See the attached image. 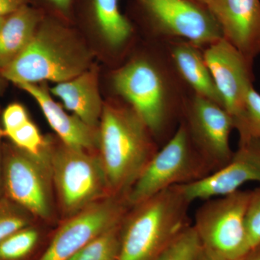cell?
<instances>
[{"instance_id":"obj_25","label":"cell","mask_w":260,"mask_h":260,"mask_svg":"<svg viewBox=\"0 0 260 260\" xmlns=\"http://www.w3.org/2000/svg\"><path fill=\"white\" fill-rule=\"evenodd\" d=\"M5 136L8 137L17 148L31 155L42 156L50 150L51 145L43 138L37 126L30 119Z\"/></svg>"},{"instance_id":"obj_21","label":"cell","mask_w":260,"mask_h":260,"mask_svg":"<svg viewBox=\"0 0 260 260\" xmlns=\"http://www.w3.org/2000/svg\"><path fill=\"white\" fill-rule=\"evenodd\" d=\"M39 230L35 227L24 228L0 242V260H26L39 243Z\"/></svg>"},{"instance_id":"obj_18","label":"cell","mask_w":260,"mask_h":260,"mask_svg":"<svg viewBox=\"0 0 260 260\" xmlns=\"http://www.w3.org/2000/svg\"><path fill=\"white\" fill-rule=\"evenodd\" d=\"M44 16L42 10L27 5L5 18L0 28V70L26 48Z\"/></svg>"},{"instance_id":"obj_9","label":"cell","mask_w":260,"mask_h":260,"mask_svg":"<svg viewBox=\"0 0 260 260\" xmlns=\"http://www.w3.org/2000/svg\"><path fill=\"white\" fill-rule=\"evenodd\" d=\"M4 195L37 218L52 215L51 148L42 156L31 155L13 143L3 148Z\"/></svg>"},{"instance_id":"obj_20","label":"cell","mask_w":260,"mask_h":260,"mask_svg":"<svg viewBox=\"0 0 260 260\" xmlns=\"http://www.w3.org/2000/svg\"><path fill=\"white\" fill-rule=\"evenodd\" d=\"M203 247L199 234L190 224L172 239L156 260H198Z\"/></svg>"},{"instance_id":"obj_13","label":"cell","mask_w":260,"mask_h":260,"mask_svg":"<svg viewBox=\"0 0 260 260\" xmlns=\"http://www.w3.org/2000/svg\"><path fill=\"white\" fill-rule=\"evenodd\" d=\"M260 184V140L239 142L226 165L199 181L179 185L191 203L231 194L246 183Z\"/></svg>"},{"instance_id":"obj_22","label":"cell","mask_w":260,"mask_h":260,"mask_svg":"<svg viewBox=\"0 0 260 260\" xmlns=\"http://www.w3.org/2000/svg\"><path fill=\"white\" fill-rule=\"evenodd\" d=\"M234 129L239 141L260 140V94L251 87L246 95L242 110L234 118Z\"/></svg>"},{"instance_id":"obj_14","label":"cell","mask_w":260,"mask_h":260,"mask_svg":"<svg viewBox=\"0 0 260 260\" xmlns=\"http://www.w3.org/2000/svg\"><path fill=\"white\" fill-rule=\"evenodd\" d=\"M224 39L251 63L260 54V0H210Z\"/></svg>"},{"instance_id":"obj_31","label":"cell","mask_w":260,"mask_h":260,"mask_svg":"<svg viewBox=\"0 0 260 260\" xmlns=\"http://www.w3.org/2000/svg\"><path fill=\"white\" fill-rule=\"evenodd\" d=\"M198 260H228L223 257V256L219 255L217 253L214 252L213 251L210 250L208 248L203 247V251L198 258Z\"/></svg>"},{"instance_id":"obj_2","label":"cell","mask_w":260,"mask_h":260,"mask_svg":"<svg viewBox=\"0 0 260 260\" xmlns=\"http://www.w3.org/2000/svg\"><path fill=\"white\" fill-rule=\"evenodd\" d=\"M172 68L171 61L168 64L162 59L159 63L137 58L113 76L116 93L144 121L156 141L172 136L186 98L177 81L179 77Z\"/></svg>"},{"instance_id":"obj_11","label":"cell","mask_w":260,"mask_h":260,"mask_svg":"<svg viewBox=\"0 0 260 260\" xmlns=\"http://www.w3.org/2000/svg\"><path fill=\"white\" fill-rule=\"evenodd\" d=\"M130 208L126 196L111 195L70 217L39 260H69L89 242L118 226Z\"/></svg>"},{"instance_id":"obj_17","label":"cell","mask_w":260,"mask_h":260,"mask_svg":"<svg viewBox=\"0 0 260 260\" xmlns=\"http://www.w3.org/2000/svg\"><path fill=\"white\" fill-rule=\"evenodd\" d=\"M51 93L60 99L67 110L88 125L98 128L104 104L96 69L89 68L73 79L56 84L51 88Z\"/></svg>"},{"instance_id":"obj_16","label":"cell","mask_w":260,"mask_h":260,"mask_svg":"<svg viewBox=\"0 0 260 260\" xmlns=\"http://www.w3.org/2000/svg\"><path fill=\"white\" fill-rule=\"evenodd\" d=\"M169 58L173 68L193 93L223 107L221 97L203 56V49L179 39L169 41Z\"/></svg>"},{"instance_id":"obj_4","label":"cell","mask_w":260,"mask_h":260,"mask_svg":"<svg viewBox=\"0 0 260 260\" xmlns=\"http://www.w3.org/2000/svg\"><path fill=\"white\" fill-rule=\"evenodd\" d=\"M179 185L131 207L122 220L117 260H156L184 228L191 204Z\"/></svg>"},{"instance_id":"obj_24","label":"cell","mask_w":260,"mask_h":260,"mask_svg":"<svg viewBox=\"0 0 260 260\" xmlns=\"http://www.w3.org/2000/svg\"><path fill=\"white\" fill-rule=\"evenodd\" d=\"M30 212L5 195L0 197V242L13 233L32 225Z\"/></svg>"},{"instance_id":"obj_29","label":"cell","mask_w":260,"mask_h":260,"mask_svg":"<svg viewBox=\"0 0 260 260\" xmlns=\"http://www.w3.org/2000/svg\"><path fill=\"white\" fill-rule=\"evenodd\" d=\"M58 13L64 16L70 14L73 5V0H44Z\"/></svg>"},{"instance_id":"obj_34","label":"cell","mask_w":260,"mask_h":260,"mask_svg":"<svg viewBox=\"0 0 260 260\" xmlns=\"http://www.w3.org/2000/svg\"><path fill=\"white\" fill-rule=\"evenodd\" d=\"M198 1L201 2V3H204V4L209 7L210 0H198Z\"/></svg>"},{"instance_id":"obj_12","label":"cell","mask_w":260,"mask_h":260,"mask_svg":"<svg viewBox=\"0 0 260 260\" xmlns=\"http://www.w3.org/2000/svg\"><path fill=\"white\" fill-rule=\"evenodd\" d=\"M203 51L223 108L234 119L242 110L248 91L253 87V64L224 38Z\"/></svg>"},{"instance_id":"obj_3","label":"cell","mask_w":260,"mask_h":260,"mask_svg":"<svg viewBox=\"0 0 260 260\" xmlns=\"http://www.w3.org/2000/svg\"><path fill=\"white\" fill-rule=\"evenodd\" d=\"M90 56L69 28L45 15L35 35L16 58L0 70L15 85L42 81L59 83L90 68Z\"/></svg>"},{"instance_id":"obj_1","label":"cell","mask_w":260,"mask_h":260,"mask_svg":"<svg viewBox=\"0 0 260 260\" xmlns=\"http://www.w3.org/2000/svg\"><path fill=\"white\" fill-rule=\"evenodd\" d=\"M98 147L109 191L115 196H126L159 150L138 114L117 103L104 104Z\"/></svg>"},{"instance_id":"obj_30","label":"cell","mask_w":260,"mask_h":260,"mask_svg":"<svg viewBox=\"0 0 260 260\" xmlns=\"http://www.w3.org/2000/svg\"><path fill=\"white\" fill-rule=\"evenodd\" d=\"M4 136L3 129H0V197L4 195V189H3V158H4V143L2 141V138Z\"/></svg>"},{"instance_id":"obj_33","label":"cell","mask_w":260,"mask_h":260,"mask_svg":"<svg viewBox=\"0 0 260 260\" xmlns=\"http://www.w3.org/2000/svg\"><path fill=\"white\" fill-rule=\"evenodd\" d=\"M4 78H3V76L0 74V90L4 86Z\"/></svg>"},{"instance_id":"obj_15","label":"cell","mask_w":260,"mask_h":260,"mask_svg":"<svg viewBox=\"0 0 260 260\" xmlns=\"http://www.w3.org/2000/svg\"><path fill=\"white\" fill-rule=\"evenodd\" d=\"M39 104L49 125L60 138L63 144L80 150H90L99 144V129L83 122L78 116L70 115L54 102L49 92L37 84L17 85Z\"/></svg>"},{"instance_id":"obj_7","label":"cell","mask_w":260,"mask_h":260,"mask_svg":"<svg viewBox=\"0 0 260 260\" xmlns=\"http://www.w3.org/2000/svg\"><path fill=\"white\" fill-rule=\"evenodd\" d=\"M251 190L239 189L205 200L194 214L193 226L203 245L228 260L249 251L246 214Z\"/></svg>"},{"instance_id":"obj_6","label":"cell","mask_w":260,"mask_h":260,"mask_svg":"<svg viewBox=\"0 0 260 260\" xmlns=\"http://www.w3.org/2000/svg\"><path fill=\"white\" fill-rule=\"evenodd\" d=\"M51 177L68 218L111 196L100 157L64 144L51 145Z\"/></svg>"},{"instance_id":"obj_23","label":"cell","mask_w":260,"mask_h":260,"mask_svg":"<svg viewBox=\"0 0 260 260\" xmlns=\"http://www.w3.org/2000/svg\"><path fill=\"white\" fill-rule=\"evenodd\" d=\"M120 226L121 224L103 233L69 260H117Z\"/></svg>"},{"instance_id":"obj_35","label":"cell","mask_w":260,"mask_h":260,"mask_svg":"<svg viewBox=\"0 0 260 260\" xmlns=\"http://www.w3.org/2000/svg\"><path fill=\"white\" fill-rule=\"evenodd\" d=\"M0 18V28H1L2 25H3V23H4L5 18Z\"/></svg>"},{"instance_id":"obj_27","label":"cell","mask_w":260,"mask_h":260,"mask_svg":"<svg viewBox=\"0 0 260 260\" xmlns=\"http://www.w3.org/2000/svg\"><path fill=\"white\" fill-rule=\"evenodd\" d=\"M26 109L20 104H10L3 112V124L4 136L10 132L16 129L29 120Z\"/></svg>"},{"instance_id":"obj_19","label":"cell","mask_w":260,"mask_h":260,"mask_svg":"<svg viewBox=\"0 0 260 260\" xmlns=\"http://www.w3.org/2000/svg\"><path fill=\"white\" fill-rule=\"evenodd\" d=\"M119 0H90L92 17L109 47L120 49L133 37V24L119 9Z\"/></svg>"},{"instance_id":"obj_10","label":"cell","mask_w":260,"mask_h":260,"mask_svg":"<svg viewBox=\"0 0 260 260\" xmlns=\"http://www.w3.org/2000/svg\"><path fill=\"white\" fill-rule=\"evenodd\" d=\"M180 121L213 172L226 165L234 153L230 136L235 129L232 116L223 107L192 93L184 101Z\"/></svg>"},{"instance_id":"obj_26","label":"cell","mask_w":260,"mask_h":260,"mask_svg":"<svg viewBox=\"0 0 260 260\" xmlns=\"http://www.w3.org/2000/svg\"><path fill=\"white\" fill-rule=\"evenodd\" d=\"M249 250L260 244V186L251 190L246 214Z\"/></svg>"},{"instance_id":"obj_8","label":"cell","mask_w":260,"mask_h":260,"mask_svg":"<svg viewBox=\"0 0 260 260\" xmlns=\"http://www.w3.org/2000/svg\"><path fill=\"white\" fill-rule=\"evenodd\" d=\"M154 32L168 40H184L205 49L223 39L208 5L198 0H137Z\"/></svg>"},{"instance_id":"obj_28","label":"cell","mask_w":260,"mask_h":260,"mask_svg":"<svg viewBox=\"0 0 260 260\" xmlns=\"http://www.w3.org/2000/svg\"><path fill=\"white\" fill-rule=\"evenodd\" d=\"M30 0H0V18H6L28 5Z\"/></svg>"},{"instance_id":"obj_5","label":"cell","mask_w":260,"mask_h":260,"mask_svg":"<svg viewBox=\"0 0 260 260\" xmlns=\"http://www.w3.org/2000/svg\"><path fill=\"white\" fill-rule=\"evenodd\" d=\"M213 172L191 142L184 123L152 158L126 198L130 208L160 191L192 184Z\"/></svg>"},{"instance_id":"obj_32","label":"cell","mask_w":260,"mask_h":260,"mask_svg":"<svg viewBox=\"0 0 260 260\" xmlns=\"http://www.w3.org/2000/svg\"><path fill=\"white\" fill-rule=\"evenodd\" d=\"M238 260H260V244L251 248L250 250Z\"/></svg>"}]
</instances>
